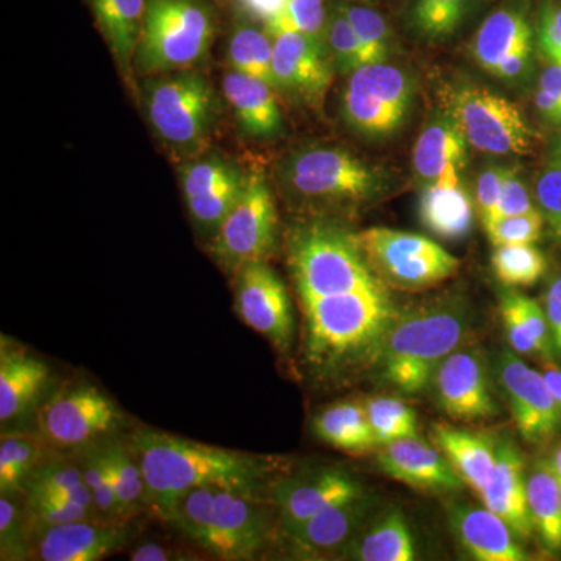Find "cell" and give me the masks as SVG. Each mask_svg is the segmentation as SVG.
Wrapping results in <instances>:
<instances>
[{"mask_svg": "<svg viewBox=\"0 0 561 561\" xmlns=\"http://www.w3.org/2000/svg\"><path fill=\"white\" fill-rule=\"evenodd\" d=\"M130 446L138 459L147 486V502L154 515L171 518L176 502L197 486L216 485L260 497L278 471L271 457L206 443L154 430H139Z\"/></svg>", "mask_w": 561, "mask_h": 561, "instance_id": "obj_1", "label": "cell"}, {"mask_svg": "<svg viewBox=\"0 0 561 561\" xmlns=\"http://www.w3.org/2000/svg\"><path fill=\"white\" fill-rule=\"evenodd\" d=\"M302 356L321 381H332L368 356H379L397 319L389 291L300 298Z\"/></svg>", "mask_w": 561, "mask_h": 561, "instance_id": "obj_2", "label": "cell"}, {"mask_svg": "<svg viewBox=\"0 0 561 561\" xmlns=\"http://www.w3.org/2000/svg\"><path fill=\"white\" fill-rule=\"evenodd\" d=\"M168 523L203 552L227 561L257 559L271 535L264 501L216 485L184 493Z\"/></svg>", "mask_w": 561, "mask_h": 561, "instance_id": "obj_3", "label": "cell"}, {"mask_svg": "<svg viewBox=\"0 0 561 561\" xmlns=\"http://www.w3.org/2000/svg\"><path fill=\"white\" fill-rule=\"evenodd\" d=\"M468 316L457 302H434L397 316L381 346L383 378L404 393L430 386L443 360L467 337Z\"/></svg>", "mask_w": 561, "mask_h": 561, "instance_id": "obj_4", "label": "cell"}, {"mask_svg": "<svg viewBox=\"0 0 561 561\" xmlns=\"http://www.w3.org/2000/svg\"><path fill=\"white\" fill-rule=\"evenodd\" d=\"M287 260L300 298L387 291L354 234L334 225L317 221L291 230Z\"/></svg>", "mask_w": 561, "mask_h": 561, "instance_id": "obj_5", "label": "cell"}, {"mask_svg": "<svg viewBox=\"0 0 561 561\" xmlns=\"http://www.w3.org/2000/svg\"><path fill=\"white\" fill-rule=\"evenodd\" d=\"M216 22L202 0H147L133 68L142 77L187 69L208 54Z\"/></svg>", "mask_w": 561, "mask_h": 561, "instance_id": "obj_6", "label": "cell"}, {"mask_svg": "<svg viewBox=\"0 0 561 561\" xmlns=\"http://www.w3.org/2000/svg\"><path fill=\"white\" fill-rule=\"evenodd\" d=\"M147 117L169 146L192 150L213 130L219 101L213 84L194 69L151 77L146 87Z\"/></svg>", "mask_w": 561, "mask_h": 561, "instance_id": "obj_7", "label": "cell"}, {"mask_svg": "<svg viewBox=\"0 0 561 561\" xmlns=\"http://www.w3.org/2000/svg\"><path fill=\"white\" fill-rule=\"evenodd\" d=\"M280 180L305 201L360 203L383 192L379 171L341 147L316 146L295 151L280 165Z\"/></svg>", "mask_w": 561, "mask_h": 561, "instance_id": "obj_8", "label": "cell"}, {"mask_svg": "<svg viewBox=\"0 0 561 561\" xmlns=\"http://www.w3.org/2000/svg\"><path fill=\"white\" fill-rule=\"evenodd\" d=\"M445 113L476 150L491 154H529L537 133L518 106L476 84H451L442 90Z\"/></svg>", "mask_w": 561, "mask_h": 561, "instance_id": "obj_9", "label": "cell"}, {"mask_svg": "<svg viewBox=\"0 0 561 561\" xmlns=\"http://www.w3.org/2000/svg\"><path fill=\"white\" fill-rule=\"evenodd\" d=\"M365 260L383 284L424 290L456 275L460 261L437 242L413 232L368 228L354 234Z\"/></svg>", "mask_w": 561, "mask_h": 561, "instance_id": "obj_10", "label": "cell"}, {"mask_svg": "<svg viewBox=\"0 0 561 561\" xmlns=\"http://www.w3.org/2000/svg\"><path fill=\"white\" fill-rule=\"evenodd\" d=\"M412 99V80L404 70L387 62L365 65L350 73L343 90V121L365 138H389L404 124Z\"/></svg>", "mask_w": 561, "mask_h": 561, "instance_id": "obj_11", "label": "cell"}, {"mask_svg": "<svg viewBox=\"0 0 561 561\" xmlns=\"http://www.w3.org/2000/svg\"><path fill=\"white\" fill-rule=\"evenodd\" d=\"M278 234V214L265 176L249 173L245 191L210 239V253L225 271L234 273L251 261H265Z\"/></svg>", "mask_w": 561, "mask_h": 561, "instance_id": "obj_12", "label": "cell"}, {"mask_svg": "<svg viewBox=\"0 0 561 561\" xmlns=\"http://www.w3.org/2000/svg\"><path fill=\"white\" fill-rule=\"evenodd\" d=\"M121 409L90 382L68 383L38 411L41 437L54 448L72 449L108 437L122 423Z\"/></svg>", "mask_w": 561, "mask_h": 561, "instance_id": "obj_13", "label": "cell"}, {"mask_svg": "<svg viewBox=\"0 0 561 561\" xmlns=\"http://www.w3.org/2000/svg\"><path fill=\"white\" fill-rule=\"evenodd\" d=\"M236 311L279 353L294 342L295 317L289 291L265 261H251L234 272Z\"/></svg>", "mask_w": 561, "mask_h": 561, "instance_id": "obj_14", "label": "cell"}, {"mask_svg": "<svg viewBox=\"0 0 561 561\" xmlns=\"http://www.w3.org/2000/svg\"><path fill=\"white\" fill-rule=\"evenodd\" d=\"M249 175L220 154H203L180 168L184 202L195 227L213 239L245 191Z\"/></svg>", "mask_w": 561, "mask_h": 561, "instance_id": "obj_15", "label": "cell"}, {"mask_svg": "<svg viewBox=\"0 0 561 561\" xmlns=\"http://www.w3.org/2000/svg\"><path fill=\"white\" fill-rule=\"evenodd\" d=\"M500 379L516 430L524 440H551L561 431V412L541 371L534 370L515 354H502Z\"/></svg>", "mask_w": 561, "mask_h": 561, "instance_id": "obj_16", "label": "cell"}, {"mask_svg": "<svg viewBox=\"0 0 561 561\" xmlns=\"http://www.w3.org/2000/svg\"><path fill=\"white\" fill-rule=\"evenodd\" d=\"M33 535L31 559L98 561L122 551L131 540L133 527L128 519L87 518L46 527Z\"/></svg>", "mask_w": 561, "mask_h": 561, "instance_id": "obj_17", "label": "cell"}, {"mask_svg": "<svg viewBox=\"0 0 561 561\" xmlns=\"http://www.w3.org/2000/svg\"><path fill=\"white\" fill-rule=\"evenodd\" d=\"M273 77L276 91L297 95L312 108L323 106L334 65L327 46L301 33L273 36Z\"/></svg>", "mask_w": 561, "mask_h": 561, "instance_id": "obj_18", "label": "cell"}, {"mask_svg": "<svg viewBox=\"0 0 561 561\" xmlns=\"http://www.w3.org/2000/svg\"><path fill=\"white\" fill-rule=\"evenodd\" d=\"M438 404L456 421H483L500 413L491 394L485 365L476 351L459 348L442 362L434 376Z\"/></svg>", "mask_w": 561, "mask_h": 561, "instance_id": "obj_19", "label": "cell"}, {"mask_svg": "<svg viewBox=\"0 0 561 561\" xmlns=\"http://www.w3.org/2000/svg\"><path fill=\"white\" fill-rule=\"evenodd\" d=\"M362 494L360 483L353 476L334 468L313 471L301 478L284 479L271 489L272 502L279 508L283 530L308 522L331 505Z\"/></svg>", "mask_w": 561, "mask_h": 561, "instance_id": "obj_20", "label": "cell"}, {"mask_svg": "<svg viewBox=\"0 0 561 561\" xmlns=\"http://www.w3.org/2000/svg\"><path fill=\"white\" fill-rule=\"evenodd\" d=\"M378 463L387 476L413 490L443 494L460 490L463 485L440 449L421 440L419 435L382 445Z\"/></svg>", "mask_w": 561, "mask_h": 561, "instance_id": "obj_21", "label": "cell"}, {"mask_svg": "<svg viewBox=\"0 0 561 561\" xmlns=\"http://www.w3.org/2000/svg\"><path fill=\"white\" fill-rule=\"evenodd\" d=\"M370 511V502L364 494L354 500L339 502L324 508L308 522L284 530L295 552L305 559H320L323 556L341 553L356 537Z\"/></svg>", "mask_w": 561, "mask_h": 561, "instance_id": "obj_22", "label": "cell"}, {"mask_svg": "<svg viewBox=\"0 0 561 561\" xmlns=\"http://www.w3.org/2000/svg\"><path fill=\"white\" fill-rule=\"evenodd\" d=\"M483 505L501 516L515 531L518 540H527L534 534V522L527 500V474L523 454L512 442L496 445V465L493 474L483 486Z\"/></svg>", "mask_w": 561, "mask_h": 561, "instance_id": "obj_23", "label": "cell"}, {"mask_svg": "<svg viewBox=\"0 0 561 561\" xmlns=\"http://www.w3.org/2000/svg\"><path fill=\"white\" fill-rule=\"evenodd\" d=\"M275 88L264 80L230 69L224 77V94L239 128L254 139H271L283 131V113Z\"/></svg>", "mask_w": 561, "mask_h": 561, "instance_id": "obj_24", "label": "cell"}, {"mask_svg": "<svg viewBox=\"0 0 561 561\" xmlns=\"http://www.w3.org/2000/svg\"><path fill=\"white\" fill-rule=\"evenodd\" d=\"M453 526L463 548L479 561H526L529 556L507 523L483 507L454 508Z\"/></svg>", "mask_w": 561, "mask_h": 561, "instance_id": "obj_25", "label": "cell"}, {"mask_svg": "<svg viewBox=\"0 0 561 561\" xmlns=\"http://www.w3.org/2000/svg\"><path fill=\"white\" fill-rule=\"evenodd\" d=\"M49 382V368L38 357L7 345L0 351V421L21 419L39 400Z\"/></svg>", "mask_w": 561, "mask_h": 561, "instance_id": "obj_26", "label": "cell"}, {"mask_svg": "<svg viewBox=\"0 0 561 561\" xmlns=\"http://www.w3.org/2000/svg\"><path fill=\"white\" fill-rule=\"evenodd\" d=\"M534 44L529 9L524 0L508 2L482 22L472 39V57L493 73L511 51Z\"/></svg>", "mask_w": 561, "mask_h": 561, "instance_id": "obj_27", "label": "cell"}, {"mask_svg": "<svg viewBox=\"0 0 561 561\" xmlns=\"http://www.w3.org/2000/svg\"><path fill=\"white\" fill-rule=\"evenodd\" d=\"M432 437L461 481L481 494L496 465V445L485 435L446 423L435 424Z\"/></svg>", "mask_w": 561, "mask_h": 561, "instance_id": "obj_28", "label": "cell"}, {"mask_svg": "<svg viewBox=\"0 0 561 561\" xmlns=\"http://www.w3.org/2000/svg\"><path fill=\"white\" fill-rule=\"evenodd\" d=\"M420 219L438 238L460 241L470 234L474 220L470 194L460 181H432L421 194Z\"/></svg>", "mask_w": 561, "mask_h": 561, "instance_id": "obj_29", "label": "cell"}, {"mask_svg": "<svg viewBox=\"0 0 561 561\" xmlns=\"http://www.w3.org/2000/svg\"><path fill=\"white\" fill-rule=\"evenodd\" d=\"M500 309L505 334L515 353L542 357L556 353L545 306L519 291L505 290L501 295Z\"/></svg>", "mask_w": 561, "mask_h": 561, "instance_id": "obj_30", "label": "cell"}, {"mask_svg": "<svg viewBox=\"0 0 561 561\" xmlns=\"http://www.w3.org/2000/svg\"><path fill=\"white\" fill-rule=\"evenodd\" d=\"M90 3L117 65L128 76L142 36L147 0H90Z\"/></svg>", "mask_w": 561, "mask_h": 561, "instance_id": "obj_31", "label": "cell"}, {"mask_svg": "<svg viewBox=\"0 0 561 561\" xmlns=\"http://www.w3.org/2000/svg\"><path fill=\"white\" fill-rule=\"evenodd\" d=\"M341 556L359 561H413L416 546L408 519L393 508L376 519L365 534L356 535Z\"/></svg>", "mask_w": 561, "mask_h": 561, "instance_id": "obj_32", "label": "cell"}, {"mask_svg": "<svg viewBox=\"0 0 561 561\" xmlns=\"http://www.w3.org/2000/svg\"><path fill=\"white\" fill-rule=\"evenodd\" d=\"M312 430L321 442L354 456L379 446L367 409L359 402L342 401L324 409L313 419Z\"/></svg>", "mask_w": 561, "mask_h": 561, "instance_id": "obj_33", "label": "cell"}, {"mask_svg": "<svg viewBox=\"0 0 561 561\" xmlns=\"http://www.w3.org/2000/svg\"><path fill=\"white\" fill-rule=\"evenodd\" d=\"M467 139L448 114L432 121L413 147V169L420 180L432 183L448 165L461 164L467 158Z\"/></svg>", "mask_w": 561, "mask_h": 561, "instance_id": "obj_34", "label": "cell"}, {"mask_svg": "<svg viewBox=\"0 0 561 561\" xmlns=\"http://www.w3.org/2000/svg\"><path fill=\"white\" fill-rule=\"evenodd\" d=\"M527 500L534 529L546 552L561 553V486L549 460L535 463L527 474Z\"/></svg>", "mask_w": 561, "mask_h": 561, "instance_id": "obj_35", "label": "cell"}, {"mask_svg": "<svg viewBox=\"0 0 561 561\" xmlns=\"http://www.w3.org/2000/svg\"><path fill=\"white\" fill-rule=\"evenodd\" d=\"M227 58L231 69L264 80L276 90L272 66L273 38L264 25L257 27L249 20L236 24L228 39Z\"/></svg>", "mask_w": 561, "mask_h": 561, "instance_id": "obj_36", "label": "cell"}, {"mask_svg": "<svg viewBox=\"0 0 561 561\" xmlns=\"http://www.w3.org/2000/svg\"><path fill=\"white\" fill-rule=\"evenodd\" d=\"M105 453L111 482L119 500L122 518L130 519L142 508L149 507L146 479L139 461L128 445H111L105 448Z\"/></svg>", "mask_w": 561, "mask_h": 561, "instance_id": "obj_37", "label": "cell"}, {"mask_svg": "<svg viewBox=\"0 0 561 561\" xmlns=\"http://www.w3.org/2000/svg\"><path fill=\"white\" fill-rule=\"evenodd\" d=\"M41 443L24 434H5L0 438V491L14 494L25 489L39 467Z\"/></svg>", "mask_w": 561, "mask_h": 561, "instance_id": "obj_38", "label": "cell"}, {"mask_svg": "<svg viewBox=\"0 0 561 561\" xmlns=\"http://www.w3.org/2000/svg\"><path fill=\"white\" fill-rule=\"evenodd\" d=\"M330 10L327 0H287L283 10L262 25L272 38L280 33H301L327 46Z\"/></svg>", "mask_w": 561, "mask_h": 561, "instance_id": "obj_39", "label": "cell"}, {"mask_svg": "<svg viewBox=\"0 0 561 561\" xmlns=\"http://www.w3.org/2000/svg\"><path fill=\"white\" fill-rule=\"evenodd\" d=\"M476 0H412L413 28L427 39H443L460 27Z\"/></svg>", "mask_w": 561, "mask_h": 561, "instance_id": "obj_40", "label": "cell"}, {"mask_svg": "<svg viewBox=\"0 0 561 561\" xmlns=\"http://www.w3.org/2000/svg\"><path fill=\"white\" fill-rule=\"evenodd\" d=\"M497 279L511 287H530L545 275L546 257L535 243L496 247L491 257Z\"/></svg>", "mask_w": 561, "mask_h": 561, "instance_id": "obj_41", "label": "cell"}, {"mask_svg": "<svg viewBox=\"0 0 561 561\" xmlns=\"http://www.w3.org/2000/svg\"><path fill=\"white\" fill-rule=\"evenodd\" d=\"M364 50L365 65L386 62L389 57L390 28L379 11L357 2H339Z\"/></svg>", "mask_w": 561, "mask_h": 561, "instance_id": "obj_42", "label": "cell"}, {"mask_svg": "<svg viewBox=\"0 0 561 561\" xmlns=\"http://www.w3.org/2000/svg\"><path fill=\"white\" fill-rule=\"evenodd\" d=\"M365 409L379 446L415 437L419 431L415 412L398 398H371L365 402Z\"/></svg>", "mask_w": 561, "mask_h": 561, "instance_id": "obj_43", "label": "cell"}, {"mask_svg": "<svg viewBox=\"0 0 561 561\" xmlns=\"http://www.w3.org/2000/svg\"><path fill=\"white\" fill-rule=\"evenodd\" d=\"M327 47L334 68L343 76L365 66L364 50L353 25L337 3L332 5L327 25Z\"/></svg>", "mask_w": 561, "mask_h": 561, "instance_id": "obj_44", "label": "cell"}, {"mask_svg": "<svg viewBox=\"0 0 561 561\" xmlns=\"http://www.w3.org/2000/svg\"><path fill=\"white\" fill-rule=\"evenodd\" d=\"M13 494H0V556L2 560H24L31 556V526L22 515Z\"/></svg>", "mask_w": 561, "mask_h": 561, "instance_id": "obj_45", "label": "cell"}, {"mask_svg": "<svg viewBox=\"0 0 561 561\" xmlns=\"http://www.w3.org/2000/svg\"><path fill=\"white\" fill-rule=\"evenodd\" d=\"M25 515H27L31 530L36 531L46 529V527L92 518L94 513L90 508L70 501L69 497L57 494V496L27 497Z\"/></svg>", "mask_w": 561, "mask_h": 561, "instance_id": "obj_46", "label": "cell"}, {"mask_svg": "<svg viewBox=\"0 0 561 561\" xmlns=\"http://www.w3.org/2000/svg\"><path fill=\"white\" fill-rule=\"evenodd\" d=\"M83 481L79 463L70 460H51L41 465L28 479L27 497L62 496L68 497L70 491Z\"/></svg>", "mask_w": 561, "mask_h": 561, "instance_id": "obj_47", "label": "cell"}, {"mask_svg": "<svg viewBox=\"0 0 561 561\" xmlns=\"http://www.w3.org/2000/svg\"><path fill=\"white\" fill-rule=\"evenodd\" d=\"M546 220L540 209L519 216L501 217L485 228L486 236L494 247L527 245L540 241Z\"/></svg>", "mask_w": 561, "mask_h": 561, "instance_id": "obj_48", "label": "cell"}, {"mask_svg": "<svg viewBox=\"0 0 561 561\" xmlns=\"http://www.w3.org/2000/svg\"><path fill=\"white\" fill-rule=\"evenodd\" d=\"M535 198L553 239L561 245V168L546 169L537 176Z\"/></svg>", "mask_w": 561, "mask_h": 561, "instance_id": "obj_49", "label": "cell"}, {"mask_svg": "<svg viewBox=\"0 0 561 561\" xmlns=\"http://www.w3.org/2000/svg\"><path fill=\"white\" fill-rule=\"evenodd\" d=\"M535 209H538V206L531 201L529 190L519 175L518 169L505 168L497 220L501 217L519 216V214L531 213Z\"/></svg>", "mask_w": 561, "mask_h": 561, "instance_id": "obj_50", "label": "cell"}, {"mask_svg": "<svg viewBox=\"0 0 561 561\" xmlns=\"http://www.w3.org/2000/svg\"><path fill=\"white\" fill-rule=\"evenodd\" d=\"M504 173L505 168L494 165V168L485 169L479 175L478 184H476V205H478L483 228L490 227L497 220Z\"/></svg>", "mask_w": 561, "mask_h": 561, "instance_id": "obj_51", "label": "cell"}, {"mask_svg": "<svg viewBox=\"0 0 561 561\" xmlns=\"http://www.w3.org/2000/svg\"><path fill=\"white\" fill-rule=\"evenodd\" d=\"M538 43L542 54L561 66V5L545 2L538 14Z\"/></svg>", "mask_w": 561, "mask_h": 561, "instance_id": "obj_52", "label": "cell"}, {"mask_svg": "<svg viewBox=\"0 0 561 561\" xmlns=\"http://www.w3.org/2000/svg\"><path fill=\"white\" fill-rule=\"evenodd\" d=\"M545 311L551 328L553 351L561 356V276L549 284L545 298Z\"/></svg>", "mask_w": 561, "mask_h": 561, "instance_id": "obj_53", "label": "cell"}, {"mask_svg": "<svg viewBox=\"0 0 561 561\" xmlns=\"http://www.w3.org/2000/svg\"><path fill=\"white\" fill-rule=\"evenodd\" d=\"M531 50H534V44L511 51V54L497 65V68L493 70V76L504 80L518 79V77L524 76V72H526L530 65Z\"/></svg>", "mask_w": 561, "mask_h": 561, "instance_id": "obj_54", "label": "cell"}, {"mask_svg": "<svg viewBox=\"0 0 561 561\" xmlns=\"http://www.w3.org/2000/svg\"><path fill=\"white\" fill-rule=\"evenodd\" d=\"M133 561H172L191 560V557H184L183 552L175 551L172 548H165L160 542H144L139 548L131 552Z\"/></svg>", "mask_w": 561, "mask_h": 561, "instance_id": "obj_55", "label": "cell"}, {"mask_svg": "<svg viewBox=\"0 0 561 561\" xmlns=\"http://www.w3.org/2000/svg\"><path fill=\"white\" fill-rule=\"evenodd\" d=\"M238 2L247 16H250L251 20H260L262 24H265L283 10L287 0H238Z\"/></svg>", "mask_w": 561, "mask_h": 561, "instance_id": "obj_56", "label": "cell"}, {"mask_svg": "<svg viewBox=\"0 0 561 561\" xmlns=\"http://www.w3.org/2000/svg\"><path fill=\"white\" fill-rule=\"evenodd\" d=\"M545 376V381L548 383L549 390H551L553 400L559 405L561 412V368L559 365L548 362L545 365V370L541 371Z\"/></svg>", "mask_w": 561, "mask_h": 561, "instance_id": "obj_57", "label": "cell"}, {"mask_svg": "<svg viewBox=\"0 0 561 561\" xmlns=\"http://www.w3.org/2000/svg\"><path fill=\"white\" fill-rule=\"evenodd\" d=\"M548 460L549 465H551V470L553 474H556L557 481H559L561 486V445L553 449L551 457H549Z\"/></svg>", "mask_w": 561, "mask_h": 561, "instance_id": "obj_58", "label": "cell"}, {"mask_svg": "<svg viewBox=\"0 0 561 561\" xmlns=\"http://www.w3.org/2000/svg\"><path fill=\"white\" fill-rule=\"evenodd\" d=\"M553 153H556V165H560L561 168V131L559 138H557L556 151H553Z\"/></svg>", "mask_w": 561, "mask_h": 561, "instance_id": "obj_59", "label": "cell"}]
</instances>
